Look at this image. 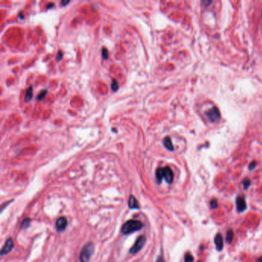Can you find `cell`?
Here are the masks:
<instances>
[{
  "instance_id": "cell-8",
  "label": "cell",
  "mask_w": 262,
  "mask_h": 262,
  "mask_svg": "<svg viewBox=\"0 0 262 262\" xmlns=\"http://www.w3.org/2000/svg\"><path fill=\"white\" fill-rule=\"evenodd\" d=\"M236 205L237 209L239 212H242L246 210L247 208V204H246L245 198L244 196H238L236 198Z\"/></svg>"
},
{
  "instance_id": "cell-17",
  "label": "cell",
  "mask_w": 262,
  "mask_h": 262,
  "mask_svg": "<svg viewBox=\"0 0 262 262\" xmlns=\"http://www.w3.org/2000/svg\"><path fill=\"white\" fill-rule=\"evenodd\" d=\"M251 184V180L249 179V178H245L244 180H243V182H242V185L243 187H244L245 189H248V188L250 186Z\"/></svg>"
},
{
  "instance_id": "cell-23",
  "label": "cell",
  "mask_w": 262,
  "mask_h": 262,
  "mask_svg": "<svg viewBox=\"0 0 262 262\" xmlns=\"http://www.w3.org/2000/svg\"><path fill=\"white\" fill-rule=\"evenodd\" d=\"M256 162H252L251 163V164H250V165H249V169H250V170H253V169L255 168V166H256Z\"/></svg>"
},
{
  "instance_id": "cell-11",
  "label": "cell",
  "mask_w": 262,
  "mask_h": 262,
  "mask_svg": "<svg viewBox=\"0 0 262 262\" xmlns=\"http://www.w3.org/2000/svg\"><path fill=\"white\" fill-rule=\"evenodd\" d=\"M163 143H164L165 147L169 151H173L174 150V146L173 144H172L171 139L169 137H165L164 138V141H163Z\"/></svg>"
},
{
  "instance_id": "cell-22",
  "label": "cell",
  "mask_w": 262,
  "mask_h": 262,
  "mask_svg": "<svg viewBox=\"0 0 262 262\" xmlns=\"http://www.w3.org/2000/svg\"><path fill=\"white\" fill-rule=\"evenodd\" d=\"M61 58H62V52H61V51H58L57 56H56V60L60 61Z\"/></svg>"
},
{
  "instance_id": "cell-16",
  "label": "cell",
  "mask_w": 262,
  "mask_h": 262,
  "mask_svg": "<svg viewBox=\"0 0 262 262\" xmlns=\"http://www.w3.org/2000/svg\"><path fill=\"white\" fill-rule=\"evenodd\" d=\"M184 261L185 262H193L194 261V257L192 256L191 253H186L184 255Z\"/></svg>"
},
{
  "instance_id": "cell-13",
  "label": "cell",
  "mask_w": 262,
  "mask_h": 262,
  "mask_svg": "<svg viewBox=\"0 0 262 262\" xmlns=\"http://www.w3.org/2000/svg\"><path fill=\"white\" fill-rule=\"evenodd\" d=\"M155 177L158 184L162 183V181L164 178V177H163V168H158L157 169L155 172Z\"/></svg>"
},
{
  "instance_id": "cell-2",
  "label": "cell",
  "mask_w": 262,
  "mask_h": 262,
  "mask_svg": "<svg viewBox=\"0 0 262 262\" xmlns=\"http://www.w3.org/2000/svg\"><path fill=\"white\" fill-rule=\"evenodd\" d=\"M95 251V245L93 243L89 242L86 244L82 248L81 252L79 254V261L80 262H88L92 255L93 254Z\"/></svg>"
},
{
  "instance_id": "cell-26",
  "label": "cell",
  "mask_w": 262,
  "mask_h": 262,
  "mask_svg": "<svg viewBox=\"0 0 262 262\" xmlns=\"http://www.w3.org/2000/svg\"><path fill=\"white\" fill-rule=\"evenodd\" d=\"M258 262H262V257H260L258 259Z\"/></svg>"
},
{
  "instance_id": "cell-6",
  "label": "cell",
  "mask_w": 262,
  "mask_h": 262,
  "mask_svg": "<svg viewBox=\"0 0 262 262\" xmlns=\"http://www.w3.org/2000/svg\"><path fill=\"white\" fill-rule=\"evenodd\" d=\"M68 224V221L65 217L58 218L55 222V228L58 232L64 231L66 230Z\"/></svg>"
},
{
  "instance_id": "cell-9",
  "label": "cell",
  "mask_w": 262,
  "mask_h": 262,
  "mask_svg": "<svg viewBox=\"0 0 262 262\" xmlns=\"http://www.w3.org/2000/svg\"><path fill=\"white\" fill-rule=\"evenodd\" d=\"M214 244L216 245V248L218 251H221L224 247V240L221 234L218 233L214 238Z\"/></svg>"
},
{
  "instance_id": "cell-1",
  "label": "cell",
  "mask_w": 262,
  "mask_h": 262,
  "mask_svg": "<svg viewBox=\"0 0 262 262\" xmlns=\"http://www.w3.org/2000/svg\"><path fill=\"white\" fill-rule=\"evenodd\" d=\"M144 227L143 223L141 221L138 220H129L123 224L121 231L122 234L127 235L129 234H131L133 232L138 231L141 230Z\"/></svg>"
},
{
  "instance_id": "cell-10",
  "label": "cell",
  "mask_w": 262,
  "mask_h": 262,
  "mask_svg": "<svg viewBox=\"0 0 262 262\" xmlns=\"http://www.w3.org/2000/svg\"><path fill=\"white\" fill-rule=\"evenodd\" d=\"M128 205L129 208H131V209H139V205H138V202L137 201V199L132 195H130V197H129V198H128Z\"/></svg>"
},
{
  "instance_id": "cell-12",
  "label": "cell",
  "mask_w": 262,
  "mask_h": 262,
  "mask_svg": "<svg viewBox=\"0 0 262 262\" xmlns=\"http://www.w3.org/2000/svg\"><path fill=\"white\" fill-rule=\"evenodd\" d=\"M32 95H33V88L32 86H30V87L26 90V95H25V101H26V102H29V101L32 99Z\"/></svg>"
},
{
  "instance_id": "cell-14",
  "label": "cell",
  "mask_w": 262,
  "mask_h": 262,
  "mask_svg": "<svg viewBox=\"0 0 262 262\" xmlns=\"http://www.w3.org/2000/svg\"><path fill=\"white\" fill-rule=\"evenodd\" d=\"M233 238H234V232H233V231L231 229H230V230L227 231V232L226 241H227V243H228V244H231V243L232 241H233Z\"/></svg>"
},
{
  "instance_id": "cell-25",
  "label": "cell",
  "mask_w": 262,
  "mask_h": 262,
  "mask_svg": "<svg viewBox=\"0 0 262 262\" xmlns=\"http://www.w3.org/2000/svg\"><path fill=\"white\" fill-rule=\"evenodd\" d=\"M68 3H69V1H61V4L62 5H66V4H68Z\"/></svg>"
},
{
  "instance_id": "cell-3",
  "label": "cell",
  "mask_w": 262,
  "mask_h": 262,
  "mask_svg": "<svg viewBox=\"0 0 262 262\" xmlns=\"http://www.w3.org/2000/svg\"><path fill=\"white\" fill-rule=\"evenodd\" d=\"M145 242H146V238L144 235L138 237L136 239V241H135L134 245L132 246L130 249V251H129L130 254H137L138 251H140L141 249H142L144 244H145Z\"/></svg>"
},
{
  "instance_id": "cell-21",
  "label": "cell",
  "mask_w": 262,
  "mask_h": 262,
  "mask_svg": "<svg viewBox=\"0 0 262 262\" xmlns=\"http://www.w3.org/2000/svg\"><path fill=\"white\" fill-rule=\"evenodd\" d=\"M217 206H218V201H216V200H215V199L211 200V207L212 208H216Z\"/></svg>"
},
{
  "instance_id": "cell-7",
  "label": "cell",
  "mask_w": 262,
  "mask_h": 262,
  "mask_svg": "<svg viewBox=\"0 0 262 262\" xmlns=\"http://www.w3.org/2000/svg\"><path fill=\"white\" fill-rule=\"evenodd\" d=\"M14 248V242L12 238H9L5 241V245L3 246L1 251V255H5L11 252L12 249Z\"/></svg>"
},
{
  "instance_id": "cell-20",
  "label": "cell",
  "mask_w": 262,
  "mask_h": 262,
  "mask_svg": "<svg viewBox=\"0 0 262 262\" xmlns=\"http://www.w3.org/2000/svg\"><path fill=\"white\" fill-rule=\"evenodd\" d=\"M101 54H102V56L105 59H107L108 57H109V52H108V49L106 48H103L102 51H101Z\"/></svg>"
},
{
  "instance_id": "cell-18",
  "label": "cell",
  "mask_w": 262,
  "mask_h": 262,
  "mask_svg": "<svg viewBox=\"0 0 262 262\" xmlns=\"http://www.w3.org/2000/svg\"><path fill=\"white\" fill-rule=\"evenodd\" d=\"M111 86H112V89L113 92L117 91L118 89V82H117L115 79H113Z\"/></svg>"
},
{
  "instance_id": "cell-4",
  "label": "cell",
  "mask_w": 262,
  "mask_h": 262,
  "mask_svg": "<svg viewBox=\"0 0 262 262\" xmlns=\"http://www.w3.org/2000/svg\"><path fill=\"white\" fill-rule=\"evenodd\" d=\"M206 115H207V118L210 122H217L219 121L221 114H220L219 110H218L216 107H213L212 109L209 110L208 112H207Z\"/></svg>"
},
{
  "instance_id": "cell-19",
  "label": "cell",
  "mask_w": 262,
  "mask_h": 262,
  "mask_svg": "<svg viewBox=\"0 0 262 262\" xmlns=\"http://www.w3.org/2000/svg\"><path fill=\"white\" fill-rule=\"evenodd\" d=\"M47 95V90H44V91H42L38 95V96H37V100L38 101H41L42 100L43 98H44L45 97V95Z\"/></svg>"
},
{
  "instance_id": "cell-5",
  "label": "cell",
  "mask_w": 262,
  "mask_h": 262,
  "mask_svg": "<svg viewBox=\"0 0 262 262\" xmlns=\"http://www.w3.org/2000/svg\"><path fill=\"white\" fill-rule=\"evenodd\" d=\"M163 177L168 184H171L174 180V173L170 167L166 166L163 168Z\"/></svg>"
},
{
  "instance_id": "cell-15",
  "label": "cell",
  "mask_w": 262,
  "mask_h": 262,
  "mask_svg": "<svg viewBox=\"0 0 262 262\" xmlns=\"http://www.w3.org/2000/svg\"><path fill=\"white\" fill-rule=\"evenodd\" d=\"M31 223V220L29 218H25V219L22 221V228L23 229H26L29 227Z\"/></svg>"
},
{
  "instance_id": "cell-27",
  "label": "cell",
  "mask_w": 262,
  "mask_h": 262,
  "mask_svg": "<svg viewBox=\"0 0 262 262\" xmlns=\"http://www.w3.org/2000/svg\"><path fill=\"white\" fill-rule=\"evenodd\" d=\"M198 262H200V261H198Z\"/></svg>"
},
{
  "instance_id": "cell-24",
  "label": "cell",
  "mask_w": 262,
  "mask_h": 262,
  "mask_svg": "<svg viewBox=\"0 0 262 262\" xmlns=\"http://www.w3.org/2000/svg\"><path fill=\"white\" fill-rule=\"evenodd\" d=\"M156 262H165V260H164V258H163L162 256H159L158 258H157Z\"/></svg>"
}]
</instances>
